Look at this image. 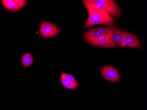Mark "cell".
I'll return each mask as SVG.
<instances>
[{
  "instance_id": "1",
  "label": "cell",
  "mask_w": 147,
  "mask_h": 110,
  "mask_svg": "<svg viewBox=\"0 0 147 110\" xmlns=\"http://www.w3.org/2000/svg\"><path fill=\"white\" fill-rule=\"evenodd\" d=\"M84 6L88 12V18L83 29L87 28L97 25H105L108 26H116V20L110 16L105 11L99 9L87 2L82 1Z\"/></svg>"
},
{
  "instance_id": "2",
  "label": "cell",
  "mask_w": 147,
  "mask_h": 110,
  "mask_svg": "<svg viewBox=\"0 0 147 110\" xmlns=\"http://www.w3.org/2000/svg\"><path fill=\"white\" fill-rule=\"evenodd\" d=\"M87 2L99 9L105 11L113 18H118L121 16L119 5L113 0H86Z\"/></svg>"
},
{
  "instance_id": "3",
  "label": "cell",
  "mask_w": 147,
  "mask_h": 110,
  "mask_svg": "<svg viewBox=\"0 0 147 110\" xmlns=\"http://www.w3.org/2000/svg\"><path fill=\"white\" fill-rule=\"evenodd\" d=\"M83 38L87 43L93 46L107 48L115 47V45L108 35H102L98 37L84 36Z\"/></svg>"
},
{
  "instance_id": "4",
  "label": "cell",
  "mask_w": 147,
  "mask_h": 110,
  "mask_svg": "<svg viewBox=\"0 0 147 110\" xmlns=\"http://www.w3.org/2000/svg\"><path fill=\"white\" fill-rule=\"evenodd\" d=\"M59 32L60 30L58 27L50 22H42L40 25L39 33L42 38H54L59 34Z\"/></svg>"
},
{
  "instance_id": "5",
  "label": "cell",
  "mask_w": 147,
  "mask_h": 110,
  "mask_svg": "<svg viewBox=\"0 0 147 110\" xmlns=\"http://www.w3.org/2000/svg\"><path fill=\"white\" fill-rule=\"evenodd\" d=\"M100 73L103 78L111 82H116L120 79V74L115 67L110 65L104 66L101 67Z\"/></svg>"
},
{
  "instance_id": "6",
  "label": "cell",
  "mask_w": 147,
  "mask_h": 110,
  "mask_svg": "<svg viewBox=\"0 0 147 110\" xmlns=\"http://www.w3.org/2000/svg\"><path fill=\"white\" fill-rule=\"evenodd\" d=\"M116 29L117 26H107L104 27H97L85 31L84 33V36L98 37L102 35H108L110 38Z\"/></svg>"
},
{
  "instance_id": "7",
  "label": "cell",
  "mask_w": 147,
  "mask_h": 110,
  "mask_svg": "<svg viewBox=\"0 0 147 110\" xmlns=\"http://www.w3.org/2000/svg\"><path fill=\"white\" fill-rule=\"evenodd\" d=\"M142 43L138 37L131 33L125 31L123 47L124 48H140Z\"/></svg>"
},
{
  "instance_id": "8",
  "label": "cell",
  "mask_w": 147,
  "mask_h": 110,
  "mask_svg": "<svg viewBox=\"0 0 147 110\" xmlns=\"http://www.w3.org/2000/svg\"><path fill=\"white\" fill-rule=\"evenodd\" d=\"M1 2L4 8L12 12L20 10L27 4L25 0H2Z\"/></svg>"
},
{
  "instance_id": "9",
  "label": "cell",
  "mask_w": 147,
  "mask_h": 110,
  "mask_svg": "<svg viewBox=\"0 0 147 110\" xmlns=\"http://www.w3.org/2000/svg\"><path fill=\"white\" fill-rule=\"evenodd\" d=\"M124 34L125 31L120 29H116L113 32L110 38L115 47H123Z\"/></svg>"
},
{
  "instance_id": "10",
  "label": "cell",
  "mask_w": 147,
  "mask_h": 110,
  "mask_svg": "<svg viewBox=\"0 0 147 110\" xmlns=\"http://www.w3.org/2000/svg\"><path fill=\"white\" fill-rule=\"evenodd\" d=\"M60 80H61V83L63 87L66 89L68 90H73V89H76L78 87L79 85L78 84H75L72 83L71 82L67 80L64 75L63 74L62 72L60 73Z\"/></svg>"
},
{
  "instance_id": "11",
  "label": "cell",
  "mask_w": 147,
  "mask_h": 110,
  "mask_svg": "<svg viewBox=\"0 0 147 110\" xmlns=\"http://www.w3.org/2000/svg\"><path fill=\"white\" fill-rule=\"evenodd\" d=\"M21 62L24 67H28L33 64L34 59L31 54L29 53H26L22 56Z\"/></svg>"
},
{
  "instance_id": "12",
  "label": "cell",
  "mask_w": 147,
  "mask_h": 110,
  "mask_svg": "<svg viewBox=\"0 0 147 110\" xmlns=\"http://www.w3.org/2000/svg\"><path fill=\"white\" fill-rule=\"evenodd\" d=\"M63 74L64 75V76L65 77L67 80L70 81V82H71L72 83H75V84L79 85L78 81L77 79H76L72 75H71V74L65 73L64 72H63Z\"/></svg>"
}]
</instances>
